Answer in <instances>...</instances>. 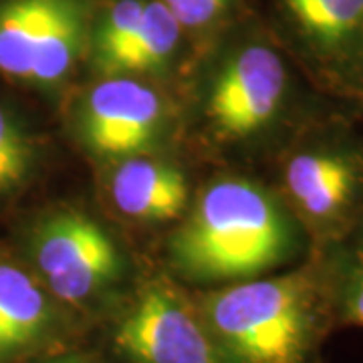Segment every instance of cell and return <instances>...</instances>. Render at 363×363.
<instances>
[{"mask_svg": "<svg viewBox=\"0 0 363 363\" xmlns=\"http://www.w3.org/2000/svg\"><path fill=\"white\" fill-rule=\"evenodd\" d=\"M192 298L224 363H321L337 329L317 257Z\"/></svg>", "mask_w": 363, "mask_h": 363, "instance_id": "cell-1", "label": "cell"}, {"mask_svg": "<svg viewBox=\"0 0 363 363\" xmlns=\"http://www.w3.org/2000/svg\"><path fill=\"white\" fill-rule=\"evenodd\" d=\"M307 234L279 196L245 178L210 184L172 240L174 269L194 283H238L301 257Z\"/></svg>", "mask_w": 363, "mask_h": 363, "instance_id": "cell-2", "label": "cell"}, {"mask_svg": "<svg viewBox=\"0 0 363 363\" xmlns=\"http://www.w3.org/2000/svg\"><path fill=\"white\" fill-rule=\"evenodd\" d=\"M25 267L69 311L111 317L130 298L125 262L111 236L75 210L45 214L25 230Z\"/></svg>", "mask_w": 363, "mask_h": 363, "instance_id": "cell-3", "label": "cell"}, {"mask_svg": "<svg viewBox=\"0 0 363 363\" xmlns=\"http://www.w3.org/2000/svg\"><path fill=\"white\" fill-rule=\"evenodd\" d=\"M309 138L286 152L281 192L303 233L331 247L363 222V143L341 131Z\"/></svg>", "mask_w": 363, "mask_h": 363, "instance_id": "cell-4", "label": "cell"}, {"mask_svg": "<svg viewBox=\"0 0 363 363\" xmlns=\"http://www.w3.org/2000/svg\"><path fill=\"white\" fill-rule=\"evenodd\" d=\"M105 363H224L194 298L166 279H147L104 321Z\"/></svg>", "mask_w": 363, "mask_h": 363, "instance_id": "cell-5", "label": "cell"}, {"mask_svg": "<svg viewBox=\"0 0 363 363\" xmlns=\"http://www.w3.org/2000/svg\"><path fill=\"white\" fill-rule=\"evenodd\" d=\"M85 26V0H0V77L59 85L77 63Z\"/></svg>", "mask_w": 363, "mask_h": 363, "instance_id": "cell-6", "label": "cell"}, {"mask_svg": "<svg viewBox=\"0 0 363 363\" xmlns=\"http://www.w3.org/2000/svg\"><path fill=\"white\" fill-rule=\"evenodd\" d=\"M289 97L291 71L283 52L255 40L234 51L212 81L208 121L228 140H248L283 119Z\"/></svg>", "mask_w": 363, "mask_h": 363, "instance_id": "cell-7", "label": "cell"}, {"mask_svg": "<svg viewBox=\"0 0 363 363\" xmlns=\"http://www.w3.org/2000/svg\"><path fill=\"white\" fill-rule=\"evenodd\" d=\"M303 59L333 89L363 81V0H277Z\"/></svg>", "mask_w": 363, "mask_h": 363, "instance_id": "cell-8", "label": "cell"}, {"mask_svg": "<svg viewBox=\"0 0 363 363\" xmlns=\"http://www.w3.org/2000/svg\"><path fill=\"white\" fill-rule=\"evenodd\" d=\"M81 317L63 307L28 267L0 257V363H26L77 345Z\"/></svg>", "mask_w": 363, "mask_h": 363, "instance_id": "cell-9", "label": "cell"}, {"mask_svg": "<svg viewBox=\"0 0 363 363\" xmlns=\"http://www.w3.org/2000/svg\"><path fill=\"white\" fill-rule=\"evenodd\" d=\"M166 105L150 85L131 77H107L93 85L81 105L79 133L95 156H142L160 138Z\"/></svg>", "mask_w": 363, "mask_h": 363, "instance_id": "cell-10", "label": "cell"}, {"mask_svg": "<svg viewBox=\"0 0 363 363\" xmlns=\"http://www.w3.org/2000/svg\"><path fill=\"white\" fill-rule=\"evenodd\" d=\"M109 194L117 210L143 222L176 218L188 202V182L180 169L152 157H128L111 176Z\"/></svg>", "mask_w": 363, "mask_h": 363, "instance_id": "cell-11", "label": "cell"}, {"mask_svg": "<svg viewBox=\"0 0 363 363\" xmlns=\"http://www.w3.org/2000/svg\"><path fill=\"white\" fill-rule=\"evenodd\" d=\"M182 26L162 0H145L142 18L130 40L99 71L107 77L157 71L166 67L180 43Z\"/></svg>", "mask_w": 363, "mask_h": 363, "instance_id": "cell-12", "label": "cell"}, {"mask_svg": "<svg viewBox=\"0 0 363 363\" xmlns=\"http://www.w3.org/2000/svg\"><path fill=\"white\" fill-rule=\"evenodd\" d=\"M317 260L335 327L363 329V222Z\"/></svg>", "mask_w": 363, "mask_h": 363, "instance_id": "cell-13", "label": "cell"}, {"mask_svg": "<svg viewBox=\"0 0 363 363\" xmlns=\"http://www.w3.org/2000/svg\"><path fill=\"white\" fill-rule=\"evenodd\" d=\"M39 162L37 133L23 113L0 95V206L25 192Z\"/></svg>", "mask_w": 363, "mask_h": 363, "instance_id": "cell-14", "label": "cell"}, {"mask_svg": "<svg viewBox=\"0 0 363 363\" xmlns=\"http://www.w3.org/2000/svg\"><path fill=\"white\" fill-rule=\"evenodd\" d=\"M143 9L145 0H113L109 4L93 37V57L97 69H101L130 40Z\"/></svg>", "mask_w": 363, "mask_h": 363, "instance_id": "cell-15", "label": "cell"}, {"mask_svg": "<svg viewBox=\"0 0 363 363\" xmlns=\"http://www.w3.org/2000/svg\"><path fill=\"white\" fill-rule=\"evenodd\" d=\"M184 28H200L216 21L230 0H162Z\"/></svg>", "mask_w": 363, "mask_h": 363, "instance_id": "cell-16", "label": "cell"}, {"mask_svg": "<svg viewBox=\"0 0 363 363\" xmlns=\"http://www.w3.org/2000/svg\"><path fill=\"white\" fill-rule=\"evenodd\" d=\"M26 363H105L101 359V355L97 351L87 350L85 345H71V347H65V350L52 351V353H47V355H40V357H35L30 362Z\"/></svg>", "mask_w": 363, "mask_h": 363, "instance_id": "cell-17", "label": "cell"}, {"mask_svg": "<svg viewBox=\"0 0 363 363\" xmlns=\"http://www.w3.org/2000/svg\"><path fill=\"white\" fill-rule=\"evenodd\" d=\"M355 99H359V104L363 105V81L362 85H359V89H357V93H355Z\"/></svg>", "mask_w": 363, "mask_h": 363, "instance_id": "cell-18", "label": "cell"}]
</instances>
